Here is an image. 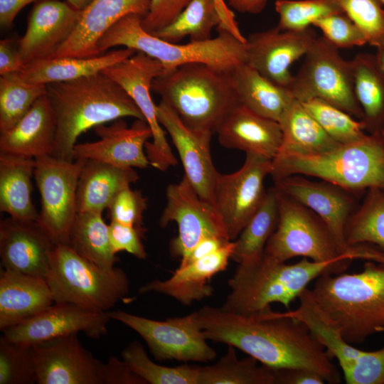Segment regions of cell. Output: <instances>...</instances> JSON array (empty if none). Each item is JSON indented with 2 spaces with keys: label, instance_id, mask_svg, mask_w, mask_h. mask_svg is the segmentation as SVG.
<instances>
[{
  "label": "cell",
  "instance_id": "obj_21",
  "mask_svg": "<svg viewBox=\"0 0 384 384\" xmlns=\"http://www.w3.org/2000/svg\"><path fill=\"white\" fill-rule=\"evenodd\" d=\"M99 137L95 142L76 144L73 148L74 160L94 159L120 167L145 169L149 161L145 152V144L152 137L148 123L136 119L128 127L122 118L107 126L95 127Z\"/></svg>",
  "mask_w": 384,
  "mask_h": 384
},
{
  "label": "cell",
  "instance_id": "obj_45",
  "mask_svg": "<svg viewBox=\"0 0 384 384\" xmlns=\"http://www.w3.org/2000/svg\"><path fill=\"white\" fill-rule=\"evenodd\" d=\"M36 383L32 346L0 338V384Z\"/></svg>",
  "mask_w": 384,
  "mask_h": 384
},
{
  "label": "cell",
  "instance_id": "obj_10",
  "mask_svg": "<svg viewBox=\"0 0 384 384\" xmlns=\"http://www.w3.org/2000/svg\"><path fill=\"white\" fill-rule=\"evenodd\" d=\"M289 90L299 102L320 99L363 118L354 93L352 61L342 58L324 36L316 38Z\"/></svg>",
  "mask_w": 384,
  "mask_h": 384
},
{
  "label": "cell",
  "instance_id": "obj_54",
  "mask_svg": "<svg viewBox=\"0 0 384 384\" xmlns=\"http://www.w3.org/2000/svg\"><path fill=\"white\" fill-rule=\"evenodd\" d=\"M325 381L321 375L309 368L278 369L277 384H323Z\"/></svg>",
  "mask_w": 384,
  "mask_h": 384
},
{
  "label": "cell",
  "instance_id": "obj_47",
  "mask_svg": "<svg viewBox=\"0 0 384 384\" xmlns=\"http://www.w3.org/2000/svg\"><path fill=\"white\" fill-rule=\"evenodd\" d=\"M314 26L319 28L323 36L338 48H350L367 43L361 31L343 12L335 13L315 21Z\"/></svg>",
  "mask_w": 384,
  "mask_h": 384
},
{
  "label": "cell",
  "instance_id": "obj_1",
  "mask_svg": "<svg viewBox=\"0 0 384 384\" xmlns=\"http://www.w3.org/2000/svg\"><path fill=\"white\" fill-rule=\"evenodd\" d=\"M195 312L207 340L232 346L275 369L305 368L316 371L328 383L341 382L324 346L287 311L268 307L245 316L204 306Z\"/></svg>",
  "mask_w": 384,
  "mask_h": 384
},
{
  "label": "cell",
  "instance_id": "obj_41",
  "mask_svg": "<svg viewBox=\"0 0 384 384\" xmlns=\"http://www.w3.org/2000/svg\"><path fill=\"white\" fill-rule=\"evenodd\" d=\"M121 356L131 370L147 384H198L199 367L186 364L167 367L157 364L137 341L125 347Z\"/></svg>",
  "mask_w": 384,
  "mask_h": 384
},
{
  "label": "cell",
  "instance_id": "obj_37",
  "mask_svg": "<svg viewBox=\"0 0 384 384\" xmlns=\"http://www.w3.org/2000/svg\"><path fill=\"white\" fill-rule=\"evenodd\" d=\"M252 356L239 359L235 347L213 365L199 367L198 384H277L278 369L262 364Z\"/></svg>",
  "mask_w": 384,
  "mask_h": 384
},
{
  "label": "cell",
  "instance_id": "obj_31",
  "mask_svg": "<svg viewBox=\"0 0 384 384\" xmlns=\"http://www.w3.org/2000/svg\"><path fill=\"white\" fill-rule=\"evenodd\" d=\"M138 179L134 168L86 159L77 186L78 213H102L119 191Z\"/></svg>",
  "mask_w": 384,
  "mask_h": 384
},
{
  "label": "cell",
  "instance_id": "obj_2",
  "mask_svg": "<svg viewBox=\"0 0 384 384\" xmlns=\"http://www.w3.org/2000/svg\"><path fill=\"white\" fill-rule=\"evenodd\" d=\"M46 88L57 123L52 156L58 159L74 161L78 138L98 125L127 117L145 120L127 93L102 73L48 83Z\"/></svg>",
  "mask_w": 384,
  "mask_h": 384
},
{
  "label": "cell",
  "instance_id": "obj_35",
  "mask_svg": "<svg viewBox=\"0 0 384 384\" xmlns=\"http://www.w3.org/2000/svg\"><path fill=\"white\" fill-rule=\"evenodd\" d=\"M353 88L362 110L361 121L369 134L384 131V74L377 65L375 55L361 53L351 60Z\"/></svg>",
  "mask_w": 384,
  "mask_h": 384
},
{
  "label": "cell",
  "instance_id": "obj_33",
  "mask_svg": "<svg viewBox=\"0 0 384 384\" xmlns=\"http://www.w3.org/2000/svg\"><path fill=\"white\" fill-rule=\"evenodd\" d=\"M231 75L240 103L279 122L294 99L289 90L272 82L246 62L237 66Z\"/></svg>",
  "mask_w": 384,
  "mask_h": 384
},
{
  "label": "cell",
  "instance_id": "obj_28",
  "mask_svg": "<svg viewBox=\"0 0 384 384\" xmlns=\"http://www.w3.org/2000/svg\"><path fill=\"white\" fill-rule=\"evenodd\" d=\"M57 130L55 114L46 95L9 130L0 133V151L31 158L53 155Z\"/></svg>",
  "mask_w": 384,
  "mask_h": 384
},
{
  "label": "cell",
  "instance_id": "obj_39",
  "mask_svg": "<svg viewBox=\"0 0 384 384\" xmlns=\"http://www.w3.org/2000/svg\"><path fill=\"white\" fill-rule=\"evenodd\" d=\"M298 299L297 309L289 310L287 313L308 327L330 357L336 358L341 367L363 353V351L348 343L339 331L325 317L316 304L311 289L306 288Z\"/></svg>",
  "mask_w": 384,
  "mask_h": 384
},
{
  "label": "cell",
  "instance_id": "obj_49",
  "mask_svg": "<svg viewBox=\"0 0 384 384\" xmlns=\"http://www.w3.org/2000/svg\"><path fill=\"white\" fill-rule=\"evenodd\" d=\"M146 206L147 200L141 191L132 190L129 186L117 193L107 209L110 221L146 230L142 226V218Z\"/></svg>",
  "mask_w": 384,
  "mask_h": 384
},
{
  "label": "cell",
  "instance_id": "obj_20",
  "mask_svg": "<svg viewBox=\"0 0 384 384\" xmlns=\"http://www.w3.org/2000/svg\"><path fill=\"white\" fill-rule=\"evenodd\" d=\"M57 245L36 220L9 216L0 222L1 268L47 277Z\"/></svg>",
  "mask_w": 384,
  "mask_h": 384
},
{
  "label": "cell",
  "instance_id": "obj_62",
  "mask_svg": "<svg viewBox=\"0 0 384 384\" xmlns=\"http://www.w3.org/2000/svg\"><path fill=\"white\" fill-rule=\"evenodd\" d=\"M383 134H384V131L383 132Z\"/></svg>",
  "mask_w": 384,
  "mask_h": 384
},
{
  "label": "cell",
  "instance_id": "obj_8",
  "mask_svg": "<svg viewBox=\"0 0 384 384\" xmlns=\"http://www.w3.org/2000/svg\"><path fill=\"white\" fill-rule=\"evenodd\" d=\"M55 302H67L93 311H108L127 299L129 281L120 268L104 269L57 245L46 277Z\"/></svg>",
  "mask_w": 384,
  "mask_h": 384
},
{
  "label": "cell",
  "instance_id": "obj_17",
  "mask_svg": "<svg viewBox=\"0 0 384 384\" xmlns=\"http://www.w3.org/2000/svg\"><path fill=\"white\" fill-rule=\"evenodd\" d=\"M78 334L32 346L36 383L102 384L105 363L81 344Z\"/></svg>",
  "mask_w": 384,
  "mask_h": 384
},
{
  "label": "cell",
  "instance_id": "obj_30",
  "mask_svg": "<svg viewBox=\"0 0 384 384\" xmlns=\"http://www.w3.org/2000/svg\"><path fill=\"white\" fill-rule=\"evenodd\" d=\"M137 51L128 48L113 50L92 58H46L26 63L14 73L18 79L36 84L69 81L96 75L118 63Z\"/></svg>",
  "mask_w": 384,
  "mask_h": 384
},
{
  "label": "cell",
  "instance_id": "obj_53",
  "mask_svg": "<svg viewBox=\"0 0 384 384\" xmlns=\"http://www.w3.org/2000/svg\"><path fill=\"white\" fill-rule=\"evenodd\" d=\"M24 65L18 49V41L4 38L0 41V75L20 71Z\"/></svg>",
  "mask_w": 384,
  "mask_h": 384
},
{
  "label": "cell",
  "instance_id": "obj_43",
  "mask_svg": "<svg viewBox=\"0 0 384 384\" xmlns=\"http://www.w3.org/2000/svg\"><path fill=\"white\" fill-rule=\"evenodd\" d=\"M301 102L325 132L336 143H352L366 135L363 122L356 120L341 109L320 99H311Z\"/></svg>",
  "mask_w": 384,
  "mask_h": 384
},
{
  "label": "cell",
  "instance_id": "obj_24",
  "mask_svg": "<svg viewBox=\"0 0 384 384\" xmlns=\"http://www.w3.org/2000/svg\"><path fill=\"white\" fill-rule=\"evenodd\" d=\"M150 0H93L82 12L69 38L50 58H92L101 55L97 43L118 21L130 14L144 18Z\"/></svg>",
  "mask_w": 384,
  "mask_h": 384
},
{
  "label": "cell",
  "instance_id": "obj_14",
  "mask_svg": "<svg viewBox=\"0 0 384 384\" xmlns=\"http://www.w3.org/2000/svg\"><path fill=\"white\" fill-rule=\"evenodd\" d=\"M166 196V205L159 225L164 228L171 221L176 223L178 235L171 241L170 251L174 257H181V263L206 238L218 236L230 240L215 207L202 199L185 176L178 183L167 186Z\"/></svg>",
  "mask_w": 384,
  "mask_h": 384
},
{
  "label": "cell",
  "instance_id": "obj_19",
  "mask_svg": "<svg viewBox=\"0 0 384 384\" xmlns=\"http://www.w3.org/2000/svg\"><path fill=\"white\" fill-rule=\"evenodd\" d=\"M316 38L311 28L290 31L275 27L253 33L246 38V63L272 82L289 89L294 77L289 67L305 55Z\"/></svg>",
  "mask_w": 384,
  "mask_h": 384
},
{
  "label": "cell",
  "instance_id": "obj_56",
  "mask_svg": "<svg viewBox=\"0 0 384 384\" xmlns=\"http://www.w3.org/2000/svg\"><path fill=\"white\" fill-rule=\"evenodd\" d=\"M40 0H0V25L4 28L11 26L13 22L26 6Z\"/></svg>",
  "mask_w": 384,
  "mask_h": 384
},
{
  "label": "cell",
  "instance_id": "obj_15",
  "mask_svg": "<svg viewBox=\"0 0 384 384\" xmlns=\"http://www.w3.org/2000/svg\"><path fill=\"white\" fill-rule=\"evenodd\" d=\"M272 161L246 154L245 162L238 171L219 176L213 204L230 240L238 237L262 205L267 194L264 181L270 175Z\"/></svg>",
  "mask_w": 384,
  "mask_h": 384
},
{
  "label": "cell",
  "instance_id": "obj_46",
  "mask_svg": "<svg viewBox=\"0 0 384 384\" xmlns=\"http://www.w3.org/2000/svg\"><path fill=\"white\" fill-rule=\"evenodd\" d=\"M366 37L367 43L384 47V9L378 0H335Z\"/></svg>",
  "mask_w": 384,
  "mask_h": 384
},
{
  "label": "cell",
  "instance_id": "obj_6",
  "mask_svg": "<svg viewBox=\"0 0 384 384\" xmlns=\"http://www.w3.org/2000/svg\"><path fill=\"white\" fill-rule=\"evenodd\" d=\"M294 174L316 177L355 196L370 188L384 191V134H366L319 154L279 156L272 160L274 181Z\"/></svg>",
  "mask_w": 384,
  "mask_h": 384
},
{
  "label": "cell",
  "instance_id": "obj_25",
  "mask_svg": "<svg viewBox=\"0 0 384 384\" xmlns=\"http://www.w3.org/2000/svg\"><path fill=\"white\" fill-rule=\"evenodd\" d=\"M215 133L223 146L271 161L279 153L282 141L278 122L261 116L241 103L228 113Z\"/></svg>",
  "mask_w": 384,
  "mask_h": 384
},
{
  "label": "cell",
  "instance_id": "obj_48",
  "mask_svg": "<svg viewBox=\"0 0 384 384\" xmlns=\"http://www.w3.org/2000/svg\"><path fill=\"white\" fill-rule=\"evenodd\" d=\"M348 384H384V345L366 351L341 367Z\"/></svg>",
  "mask_w": 384,
  "mask_h": 384
},
{
  "label": "cell",
  "instance_id": "obj_16",
  "mask_svg": "<svg viewBox=\"0 0 384 384\" xmlns=\"http://www.w3.org/2000/svg\"><path fill=\"white\" fill-rule=\"evenodd\" d=\"M110 319V311H93L70 303L54 302L39 314L6 329L3 336L31 346L78 333L99 339L106 334Z\"/></svg>",
  "mask_w": 384,
  "mask_h": 384
},
{
  "label": "cell",
  "instance_id": "obj_42",
  "mask_svg": "<svg viewBox=\"0 0 384 384\" xmlns=\"http://www.w3.org/2000/svg\"><path fill=\"white\" fill-rule=\"evenodd\" d=\"M45 84L23 81L14 73L0 77V133L11 129L35 102L46 95Z\"/></svg>",
  "mask_w": 384,
  "mask_h": 384
},
{
  "label": "cell",
  "instance_id": "obj_38",
  "mask_svg": "<svg viewBox=\"0 0 384 384\" xmlns=\"http://www.w3.org/2000/svg\"><path fill=\"white\" fill-rule=\"evenodd\" d=\"M279 218L274 187L267 190L265 198L234 242L231 258L238 264L255 262L263 255L267 242L276 229Z\"/></svg>",
  "mask_w": 384,
  "mask_h": 384
},
{
  "label": "cell",
  "instance_id": "obj_40",
  "mask_svg": "<svg viewBox=\"0 0 384 384\" xmlns=\"http://www.w3.org/2000/svg\"><path fill=\"white\" fill-rule=\"evenodd\" d=\"M348 247L370 245L384 252V191L370 188L351 214L344 228Z\"/></svg>",
  "mask_w": 384,
  "mask_h": 384
},
{
  "label": "cell",
  "instance_id": "obj_23",
  "mask_svg": "<svg viewBox=\"0 0 384 384\" xmlns=\"http://www.w3.org/2000/svg\"><path fill=\"white\" fill-rule=\"evenodd\" d=\"M274 187L307 207L326 224L339 245L346 252L344 228L358 207L354 194L326 181H311L294 174L274 181Z\"/></svg>",
  "mask_w": 384,
  "mask_h": 384
},
{
  "label": "cell",
  "instance_id": "obj_4",
  "mask_svg": "<svg viewBox=\"0 0 384 384\" xmlns=\"http://www.w3.org/2000/svg\"><path fill=\"white\" fill-rule=\"evenodd\" d=\"M350 262H316L304 257L297 263L286 264L263 253L255 262L238 264L228 281L230 292L220 308L245 316L262 311L272 303L290 310L292 302L312 280L324 274L342 273Z\"/></svg>",
  "mask_w": 384,
  "mask_h": 384
},
{
  "label": "cell",
  "instance_id": "obj_61",
  "mask_svg": "<svg viewBox=\"0 0 384 384\" xmlns=\"http://www.w3.org/2000/svg\"><path fill=\"white\" fill-rule=\"evenodd\" d=\"M381 263L384 265V255H383V257H382Z\"/></svg>",
  "mask_w": 384,
  "mask_h": 384
},
{
  "label": "cell",
  "instance_id": "obj_60",
  "mask_svg": "<svg viewBox=\"0 0 384 384\" xmlns=\"http://www.w3.org/2000/svg\"><path fill=\"white\" fill-rule=\"evenodd\" d=\"M378 1L382 5H384V0H378Z\"/></svg>",
  "mask_w": 384,
  "mask_h": 384
},
{
  "label": "cell",
  "instance_id": "obj_18",
  "mask_svg": "<svg viewBox=\"0 0 384 384\" xmlns=\"http://www.w3.org/2000/svg\"><path fill=\"white\" fill-rule=\"evenodd\" d=\"M156 116L178 151L184 176L202 199L214 206L215 191L221 174L216 170L210 154L213 133L189 128L163 100L156 105Z\"/></svg>",
  "mask_w": 384,
  "mask_h": 384
},
{
  "label": "cell",
  "instance_id": "obj_51",
  "mask_svg": "<svg viewBox=\"0 0 384 384\" xmlns=\"http://www.w3.org/2000/svg\"><path fill=\"white\" fill-rule=\"evenodd\" d=\"M192 0H150L147 14L142 26L152 34L171 23Z\"/></svg>",
  "mask_w": 384,
  "mask_h": 384
},
{
  "label": "cell",
  "instance_id": "obj_3",
  "mask_svg": "<svg viewBox=\"0 0 384 384\" xmlns=\"http://www.w3.org/2000/svg\"><path fill=\"white\" fill-rule=\"evenodd\" d=\"M311 292L348 343H361L384 331L383 264L367 260L357 273L322 274Z\"/></svg>",
  "mask_w": 384,
  "mask_h": 384
},
{
  "label": "cell",
  "instance_id": "obj_52",
  "mask_svg": "<svg viewBox=\"0 0 384 384\" xmlns=\"http://www.w3.org/2000/svg\"><path fill=\"white\" fill-rule=\"evenodd\" d=\"M102 381V384H147L123 359L114 356L110 357L105 363Z\"/></svg>",
  "mask_w": 384,
  "mask_h": 384
},
{
  "label": "cell",
  "instance_id": "obj_44",
  "mask_svg": "<svg viewBox=\"0 0 384 384\" xmlns=\"http://www.w3.org/2000/svg\"><path fill=\"white\" fill-rule=\"evenodd\" d=\"M275 10L282 31H302L326 16L343 12L335 0H277Z\"/></svg>",
  "mask_w": 384,
  "mask_h": 384
},
{
  "label": "cell",
  "instance_id": "obj_57",
  "mask_svg": "<svg viewBox=\"0 0 384 384\" xmlns=\"http://www.w3.org/2000/svg\"><path fill=\"white\" fill-rule=\"evenodd\" d=\"M228 5L240 13L257 14L265 8L268 0H227Z\"/></svg>",
  "mask_w": 384,
  "mask_h": 384
},
{
  "label": "cell",
  "instance_id": "obj_36",
  "mask_svg": "<svg viewBox=\"0 0 384 384\" xmlns=\"http://www.w3.org/2000/svg\"><path fill=\"white\" fill-rule=\"evenodd\" d=\"M101 212L78 213L72 225L68 246L77 254L104 269L119 261L109 235V225Z\"/></svg>",
  "mask_w": 384,
  "mask_h": 384
},
{
  "label": "cell",
  "instance_id": "obj_9",
  "mask_svg": "<svg viewBox=\"0 0 384 384\" xmlns=\"http://www.w3.org/2000/svg\"><path fill=\"white\" fill-rule=\"evenodd\" d=\"M274 188L279 218L265 246L266 255L279 262L299 256L316 262L353 260L319 216Z\"/></svg>",
  "mask_w": 384,
  "mask_h": 384
},
{
  "label": "cell",
  "instance_id": "obj_32",
  "mask_svg": "<svg viewBox=\"0 0 384 384\" xmlns=\"http://www.w3.org/2000/svg\"><path fill=\"white\" fill-rule=\"evenodd\" d=\"M35 159L0 151V210L9 216L36 220L31 198Z\"/></svg>",
  "mask_w": 384,
  "mask_h": 384
},
{
  "label": "cell",
  "instance_id": "obj_11",
  "mask_svg": "<svg viewBox=\"0 0 384 384\" xmlns=\"http://www.w3.org/2000/svg\"><path fill=\"white\" fill-rule=\"evenodd\" d=\"M85 161H69L52 155L35 158L33 176L41 196L37 221L56 245L69 244L78 214L77 186Z\"/></svg>",
  "mask_w": 384,
  "mask_h": 384
},
{
  "label": "cell",
  "instance_id": "obj_5",
  "mask_svg": "<svg viewBox=\"0 0 384 384\" xmlns=\"http://www.w3.org/2000/svg\"><path fill=\"white\" fill-rule=\"evenodd\" d=\"M232 71L201 63H187L155 78L151 90L189 128L213 134L240 104Z\"/></svg>",
  "mask_w": 384,
  "mask_h": 384
},
{
  "label": "cell",
  "instance_id": "obj_29",
  "mask_svg": "<svg viewBox=\"0 0 384 384\" xmlns=\"http://www.w3.org/2000/svg\"><path fill=\"white\" fill-rule=\"evenodd\" d=\"M215 27L226 28L246 41L224 0H192L175 20L152 35L171 43H178L186 37L199 42L213 38Z\"/></svg>",
  "mask_w": 384,
  "mask_h": 384
},
{
  "label": "cell",
  "instance_id": "obj_13",
  "mask_svg": "<svg viewBox=\"0 0 384 384\" xmlns=\"http://www.w3.org/2000/svg\"><path fill=\"white\" fill-rule=\"evenodd\" d=\"M117 83L133 100L144 115L152 131L151 142L145 144V152L149 164L159 171H166L177 164L166 133L156 116V105L151 96L154 80L165 73L157 60L137 51L127 59L116 63L102 72Z\"/></svg>",
  "mask_w": 384,
  "mask_h": 384
},
{
  "label": "cell",
  "instance_id": "obj_55",
  "mask_svg": "<svg viewBox=\"0 0 384 384\" xmlns=\"http://www.w3.org/2000/svg\"><path fill=\"white\" fill-rule=\"evenodd\" d=\"M228 241H230V240L218 236L208 237L201 240L193 247L186 260L183 263H180L179 266H183L187 263L196 261L204 256L218 250Z\"/></svg>",
  "mask_w": 384,
  "mask_h": 384
},
{
  "label": "cell",
  "instance_id": "obj_27",
  "mask_svg": "<svg viewBox=\"0 0 384 384\" xmlns=\"http://www.w3.org/2000/svg\"><path fill=\"white\" fill-rule=\"evenodd\" d=\"M54 302L46 277L1 268V331L39 314Z\"/></svg>",
  "mask_w": 384,
  "mask_h": 384
},
{
  "label": "cell",
  "instance_id": "obj_58",
  "mask_svg": "<svg viewBox=\"0 0 384 384\" xmlns=\"http://www.w3.org/2000/svg\"><path fill=\"white\" fill-rule=\"evenodd\" d=\"M93 0H66L75 9L83 11Z\"/></svg>",
  "mask_w": 384,
  "mask_h": 384
},
{
  "label": "cell",
  "instance_id": "obj_26",
  "mask_svg": "<svg viewBox=\"0 0 384 384\" xmlns=\"http://www.w3.org/2000/svg\"><path fill=\"white\" fill-rule=\"evenodd\" d=\"M235 248L228 241L218 250L196 261L179 266L166 280L155 279L139 288V293L154 292L174 298L184 305L210 297L213 289L208 282L226 269Z\"/></svg>",
  "mask_w": 384,
  "mask_h": 384
},
{
  "label": "cell",
  "instance_id": "obj_22",
  "mask_svg": "<svg viewBox=\"0 0 384 384\" xmlns=\"http://www.w3.org/2000/svg\"><path fill=\"white\" fill-rule=\"evenodd\" d=\"M82 12L67 1L36 2L28 15L25 33L18 39V49L24 65L50 58L71 36Z\"/></svg>",
  "mask_w": 384,
  "mask_h": 384
},
{
  "label": "cell",
  "instance_id": "obj_7",
  "mask_svg": "<svg viewBox=\"0 0 384 384\" xmlns=\"http://www.w3.org/2000/svg\"><path fill=\"white\" fill-rule=\"evenodd\" d=\"M142 19L141 16L130 14L118 21L100 39L99 52L102 54L115 46L132 48L159 61L165 73L191 63L232 71L246 62V41L226 28H218V36L209 40L180 44L146 32L142 26Z\"/></svg>",
  "mask_w": 384,
  "mask_h": 384
},
{
  "label": "cell",
  "instance_id": "obj_34",
  "mask_svg": "<svg viewBox=\"0 0 384 384\" xmlns=\"http://www.w3.org/2000/svg\"><path fill=\"white\" fill-rule=\"evenodd\" d=\"M279 123L282 141L277 156L316 154L340 144L325 132L302 102L295 98L282 114Z\"/></svg>",
  "mask_w": 384,
  "mask_h": 384
},
{
  "label": "cell",
  "instance_id": "obj_59",
  "mask_svg": "<svg viewBox=\"0 0 384 384\" xmlns=\"http://www.w3.org/2000/svg\"><path fill=\"white\" fill-rule=\"evenodd\" d=\"M375 55L377 65L380 71L384 74V47L378 49V52Z\"/></svg>",
  "mask_w": 384,
  "mask_h": 384
},
{
  "label": "cell",
  "instance_id": "obj_50",
  "mask_svg": "<svg viewBox=\"0 0 384 384\" xmlns=\"http://www.w3.org/2000/svg\"><path fill=\"white\" fill-rule=\"evenodd\" d=\"M146 230L110 221L109 235L112 249L114 254L125 251L138 259H145L147 256L142 239Z\"/></svg>",
  "mask_w": 384,
  "mask_h": 384
},
{
  "label": "cell",
  "instance_id": "obj_12",
  "mask_svg": "<svg viewBox=\"0 0 384 384\" xmlns=\"http://www.w3.org/2000/svg\"><path fill=\"white\" fill-rule=\"evenodd\" d=\"M112 319L136 331L146 342L158 361L208 362L217 356L206 342L196 312L182 317L158 321L124 311H110Z\"/></svg>",
  "mask_w": 384,
  "mask_h": 384
}]
</instances>
